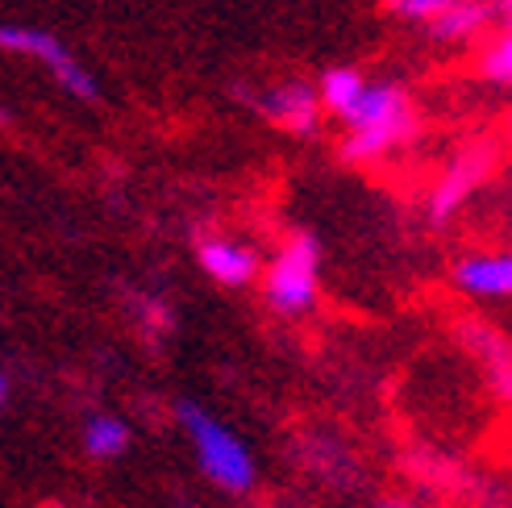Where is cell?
Instances as JSON below:
<instances>
[{
    "mask_svg": "<svg viewBox=\"0 0 512 508\" xmlns=\"http://www.w3.org/2000/svg\"><path fill=\"white\" fill-rule=\"evenodd\" d=\"M342 121L350 125V134L342 142V159L346 163H371V159H383L388 150H396L413 138L417 109H413L408 88H400L392 80H379V84L363 88V96L354 100V109Z\"/></svg>",
    "mask_w": 512,
    "mask_h": 508,
    "instance_id": "obj_1",
    "label": "cell"
},
{
    "mask_svg": "<svg viewBox=\"0 0 512 508\" xmlns=\"http://www.w3.org/2000/svg\"><path fill=\"white\" fill-rule=\"evenodd\" d=\"M179 425H184V434H188L200 475L209 479L213 488H221L225 496H246L254 488V479H259L254 454L225 421H217L209 409H200V404L184 400L179 404Z\"/></svg>",
    "mask_w": 512,
    "mask_h": 508,
    "instance_id": "obj_2",
    "label": "cell"
},
{
    "mask_svg": "<svg viewBox=\"0 0 512 508\" xmlns=\"http://www.w3.org/2000/svg\"><path fill=\"white\" fill-rule=\"evenodd\" d=\"M317 284H321V246L313 234H292L263 271V300L284 317H304L317 304Z\"/></svg>",
    "mask_w": 512,
    "mask_h": 508,
    "instance_id": "obj_3",
    "label": "cell"
},
{
    "mask_svg": "<svg viewBox=\"0 0 512 508\" xmlns=\"http://www.w3.org/2000/svg\"><path fill=\"white\" fill-rule=\"evenodd\" d=\"M0 50L38 59L50 75H55V84L63 92H71L75 100H88V105H92V100L100 96V84L92 80V71L75 59L50 30H38V25H0Z\"/></svg>",
    "mask_w": 512,
    "mask_h": 508,
    "instance_id": "obj_4",
    "label": "cell"
},
{
    "mask_svg": "<svg viewBox=\"0 0 512 508\" xmlns=\"http://www.w3.org/2000/svg\"><path fill=\"white\" fill-rule=\"evenodd\" d=\"M500 163V146L492 138H483V142H471L463 146L458 155L450 159V167L442 171V180L433 184V196H429V217L433 221H450L458 209L471 200V192L488 180L492 167Z\"/></svg>",
    "mask_w": 512,
    "mask_h": 508,
    "instance_id": "obj_5",
    "label": "cell"
},
{
    "mask_svg": "<svg viewBox=\"0 0 512 508\" xmlns=\"http://www.w3.org/2000/svg\"><path fill=\"white\" fill-rule=\"evenodd\" d=\"M263 117H271L279 130L288 134H313L317 121H321V105H317V88L304 84V80H288L271 88L263 100H259Z\"/></svg>",
    "mask_w": 512,
    "mask_h": 508,
    "instance_id": "obj_6",
    "label": "cell"
},
{
    "mask_svg": "<svg viewBox=\"0 0 512 508\" xmlns=\"http://www.w3.org/2000/svg\"><path fill=\"white\" fill-rule=\"evenodd\" d=\"M196 259H200L204 275L217 279L221 288H246L250 279L263 271L259 254H254L246 242H234V238H204L196 246Z\"/></svg>",
    "mask_w": 512,
    "mask_h": 508,
    "instance_id": "obj_7",
    "label": "cell"
},
{
    "mask_svg": "<svg viewBox=\"0 0 512 508\" xmlns=\"http://www.w3.org/2000/svg\"><path fill=\"white\" fill-rule=\"evenodd\" d=\"M454 288L479 300H504L512 292V259L508 254H467L454 267Z\"/></svg>",
    "mask_w": 512,
    "mask_h": 508,
    "instance_id": "obj_8",
    "label": "cell"
},
{
    "mask_svg": "<svg viewBox=\"0 0 512 508\" xmlns=\"http://www.w3.org/2000/svg\"><path fill=\"white\" fill-rule=\"evenodd\" d=\"M496 21L488 0H450V5L429 21V34L438 42H471Z\"/></svg>",
    "mask_w": 512,
    "mask_h": 508,
    "instance_id": "obj_9",
    "label": "cell"
},
{
    "mask_svg": "<svg viewBox=\"0 0 512 508\" xmlns=\"http://www.w3.org/2000/svg\"><path fill=\"white\" fill-rule=\"evenodd\" d=\"M80 442H84V450L92 454V459L113 463V459H121V454L130 450L134 429H130V421H121L117 413H92V417L84 421Z\"/></svg>",
    "mask_w": 512,
    "mask_h": 508,
    "instance_id": "obj_10",
    "label": "cell"
},
{
    "mask_svg": "<svg viewBox=\"0 0 512 508\" xmlns=\"http://www.w3.org/2000/svg\"><path fill=\"white\" fill-rule=\"evenodd\" d=\"M367 88V75L363 71H354V67H329L321 75V84H317V105L325 113H334V117H346L354 109V100L363 96Z\"/></svg>",
    "mask_w": 512,
    "mask_h": 508,
    "instance_id": "obj_11",
    "label": "cell"
},
{
    "mask_svg": "<svg viewBox=\"0 0 512 508\" xmlns=\"http://www.w3.org/2000/svg\"><path fill=\"white\" fill-rule=\"evenodd\" d=\"M467 334H471V346L479 350V359L488 363V371H492V388H496V396H504V400H508V392H512L508 342H504V338L496 334V329H483V325H471Z\"/></svg>",
    "mask_w": 512,
    "mask_h": 508,
    "instance_id": "obj_12",
    "label": "cell"
},
{
    "mask_svg": "<svg viewBox=\"0 0 512 508\" xmlns=\"http://www.w3.org/2000/svg\"><path fill=\"white\" fill-rule=\"evenodd\" d=\"M479 75H483L488 84H496V88H508V84H512V38H508V30L496 34L488 46H483Z\"/></svg>",
    "mask_w": 512,
    "mask_h": 508,
    "instance_id": "obj_13",
    "label": "cell"
},
{
    "mask_svg": "<svg viewBox=\"0 0 512 508\" xmlns=\"http://www.w3.org/2000/svg\"><path fill=\"white\" fill-rule=\"evenodd\" d=\"M446 5H450V0H388L392 13H400L404 21H421V25H429Z\"/></svg>",
    "mask_w": 512,
    "mask_h": 508,
    "instance_id": "obj_14",
    "label": "cell"
},
{
    "mask_svg": "<svg viewBox=\"0 0 512 508\" xmlns=\"http://www.w3.org/2000/svg\"><path fill=\"white\" fill-rule=\"evenodd\" d=\"M488 5H492L496 21H508V9H512V0H488Z\"/></svg>",
    "mask_w": 512,
    "mask_h": 508,
    "instance_id": "obj_15",
    "label": "cell"
},
{
    "mask_svg": "<svg viewBox=\"0 0 512 508\" xmlns=\"http://www.w3.org/2000/svg\"><path fill=\"white\" fill-rule=\"evenodd\" d=\"M5 404H9V375L0 371V413H5Z\"/></svg>",
    "mask_w": 512,
    "mask_h": 508,
    "instance_id": "obj_16",
    "label": "cell"
},
{
    "mask_svg": "<svg viewBox=\"0 0 512 508\" xmlns=\"http://www.w3.org/2000/svg\"><path fill=\"white\" fill-rule=\"evenodd\" d=\"M375 508H421V504H413V500H379Z\"/></svg>",
    "mask_w": 512,
    "mask_h": 508,
    "instance_id": "obj_17",
    "label": "cell"
},
{
    "mask_svg": "<svg viewBox=\"0 0 512 508\" xmlns=\"http://www.w3.org/2000/svg\"><path fill=\"white\" fill-rule=\"evenodd\" d=\"M5 125H13V113H9L5 105H0V130H5Z\"/></svg>",
    "mask_w": 512,
    "mask_h": 508,
    "instance_id": "obj_18",
    "label": "cell"
}]
</instances>
